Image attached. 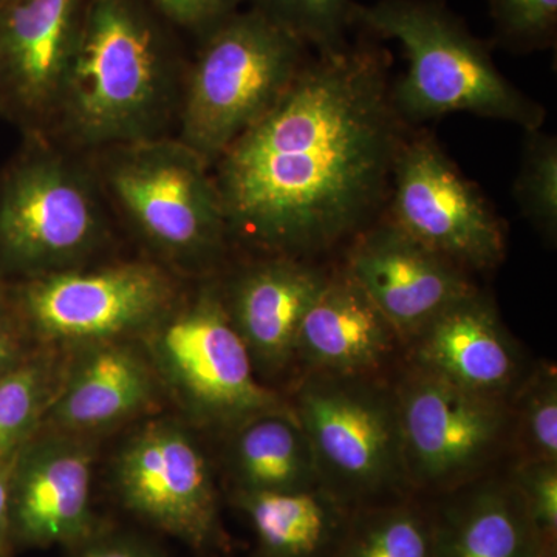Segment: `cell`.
Returning <instances> with one entry per match:
<instances>
[{"label": "cell", "mask_w": 557, "mask_h": 557, "mask_svg": "<svg viewBox=\"0 0 557 557\" xmlns=\"http://www.w3.org/2000/svg\"><path fill=\"white\" fill-rule=\"evenodd\" d=\"M148 335L161 375L205 421L236 429L262 413L293 410L256 375L218 285L200 288L180 306L177 300Z\"/></svg>", "instance_id": "obj_8"}, {"label": "cell", "mask_w": 557, "mask_h": 557, "mask_svg": "<svg viewBox=\"0 0 557 557\" xmlns=\"http://www.w3.org/2000/svg\"><path fill=\"white\" fill-rule=\"evenodd\" d=\"M109 208L150 249L188 269L215 265L230 242L212 168L177 137L94 152Z\"/></svg>", "instance_id": "obj_5"}, {"label": "cell", "mask_w": 557, "mask_h": 557, "mask_svg": "<svg viewBox=\"0 0 557 557\" xmlns=\"http://www.w3.org/2000/svg\"><path fill=\"white\" fill-rule=\"evenodd\" d=\"M50 403L49 369L24 361L0 381V463L13 460L35 434Z\"/></svg>", "instance_id": "obj_25"}, {"label": "cell", "mask_w": 557, "mask_h": 557, "mask_svg": "<svg viewBox=\"0 0 557 557\" xmlns=\"http://www.w3.org/2000/svg\"><path fill=\"white\" fill-rule=\"evenodd\" d=\"M391 175L387 222L460 269L502 263L507 239L500 220L431 135L403 138Z\"/></svg>", "instance_id": "obj_11"}, {"label": "cell", "mask_w": 557, "mask_h": 557, "mask_svg": "<svg viewBox=\"0 0 557 557\" xmlns=\"http://www.w3.org/2000/svg\"><path fill=\"white\" fill-rule=\"evenodd\" d=\"M405 347L429 322L478 292L463 269L391 222L359 231L344 265Z\"/></svg>", "instance_id": "obj_15"}, {"label": "cell", "mask_w": 557, "mask_h": 557, "mask_svg": "<svg viewBox=\"0 0 557 557\" xmlns=\"http://www.w3.org/2000/svg\"><path fill=\"white\" fill-rule=\"evenodd\" d=\"M115 487L132 515L197 552L226 547L207 457L185 428L157 420L120 450Z\"/></svg>", "instance_id": "obj_12"}, {"label": "cell", "mask_w": 557, "mask_h": 557, "mask_svg": "<svg viewBox=\"0 0 557 557\" xmlns=\"http://www.w3.org/2000/svg\"><path fill=\"white\" fill-rule=\"evenodd\" d=\"M307 46L265 14L236 11L201 36L186 65L177 137L209 166L288 89Z\"/></svg>", "instance_id": "obj_6"}, {"label": "cell", "mask_w": 557, "mask_h": 557, "mask_svg": "<svg viewBox=\"0 0 557 557\" xmlns=\"http://www.w3.org/2000/svg\"><path fill=\"white\" fill-rule=\"evenodd\" d=\"M148 2L172 28L193 33L200 39L220 22L239 11L242 3L247 0H148Z\"/></svg>", "instance_id": "obj_30"}, {"label": "cell", "mask_w": 557, "mask_h": 557, "mask_svg": "<svg viewBox=\"0 0 557 557\" xmlns=\"http://www.w3.org/2000/svg\"><path fill=\"white\" fill-rule=\"evenodd\" d=\"M511 450L516 461H557V370L541 362L512 394Z\"/></svg>", "instance_id": "obj_24"}, {"label": "cell", "mask_w": 557, "mask_h": 557, "mask_svg": "<svg viewBox=\"0 0 557 557\" xmlns=\"http://www.w3.org/2000/svg\"><path fill=\"white\" fill-rule=\"evenodd\" d=\"M498 38L515 49H541L555 39L557 0H490Z\"/></svg>", "instance_id": "obj_28"}, {"label": "cell", "mask_w": 557, "mask_h": 557, "mask_svg": "<svg viewBox=\"0 0 557 557\" xmlns=\"http://www.w3.org/2000/svg\"><path fill=\"white\" fill-rule=\"evenodd\" d=\"M109 209L91 163L27 135L0 172V277L78 269L109 239Z\"/></svg>", "instance_id": "obj_4"}, {"label": "cell", "mask_w": 557, "mask_h": 557, "mask_svg": "<svg viewBox=\"0 0 557 557\" xmlns=\"http://www.w3.org/2000/svg\"><path fill=\"white\" fill-rule=\"evenodd\" d=\"M357 22L381 38L401 44L408 70L392 90L401 120L426 121L472 113L541 129L545 110L509 83L463 22L437 0H380L351 9Z\"/></svg>", "instance_id": "obj_3"}, {"label": "cell", "mask_w": 557, "mask_h": 557, "mask_svg": "<svg viewBox=\"0 0 557 557\" xmlns=\"http://www.w3.org/2000/svg\"><path fill=\"white\" fill-rule=\"evenodd\" d=\"M394 391L413 494L438 496L483 478L511 449L509 397L469 391L410 362Z\"/></svg>", "instance_id": "obj_9"}, {"label": "cell", "mask_w": 557, "mask_h": 557, "mask_svg": "<svg viewBox=\"0 0 557 557\" xmlns=\"http://www.w3.org/2000/svg\"><path fill=\"white\" fill-rule=\"evenodd\" d=\"M515 199L528 222L549 242L557 236V139L527 132Z\"/></svg>", "instance_id": "obj_26"}, {"label": "cell", "mask_w": 557, "mask_h": 557, "mask_svg": "<svg viewBox=\"0 0 557 557\" xmlns=\"http://www.w3.org/2000/svg\"><path fill=\"white\" fill-rule=\"evenodd\" d=\"M293 412L319 483L351 509L408 496L394 384L380 375L307 372Z\"/></svg>", "instance_id": "obj_7"}, {"label": "cell", "mask_w": 557, "mask_h": 557, "mask_svg": "<svg viewBox=\"0 0 557 557\" xmlns=\"http://www.w3.org/2000/svg\"><path fill=\"white\" fill-rule=\"evenodd\" d=\"M186 65L171 25L148 0H87L49 137L91 153L168 137Z\"/></svg>", "instance_id": "obj_2"}, {"label": "cell", "mask_w": 557, "mask_h": 557, "mask_svg": "<svg viewBox=\"0 0 557 557\" xmlns=\"http://www.w3.org/2000/svg\"><path fill=\"white\" fill-rule=\"evenodd\" d=\"M332 557H434L429 504L408 494L351 509Z\"/></svg>", "instance_id": "obj_23"}, {"label": "cell", "mask_w": 557, "mask_h": 557, "mask_svg": "<svg viewBox=\"0 0 557 557\" xmlns=\"http://www.w3.org/2000/svg\"><path fill=\"white\" fill-rule=\"evenodd\" d=\"M11 317L13 314H11L10 282L0 277V324L11 321Z\"/></svg>", "instance_id": "obj_34"}, {"label": "cell", "mask_w": 557, "mask_h": 557, "mask_svg": "<svg viewBox=\"0 0 557 557\" xmlns=\"http://www.w3.org/2000/svg\"><path fill=\"white\" fill-rule=\"evenodd\" d=\"M537 557H557V539H549L544 542Z\"/></svg>", "instance_id": "obj_35"}, {"label": "cell", "mask_w": 557, "mask_h": 557, "mask_svg": "<svg viewBox=\"0 0 557 557\" xmlns=\"http://www.w3.org/2000/svg\"><path fill=\"white\" fill-rule=\"evenodd\" d=\"M236 491H296L321 486L309 440L293 410L262 413L234 429Z\"/></svg>", "instance_id": "obj_22"}, {"label": "cell", "mask_w": 557, "mask_h": 557, "mask_svg": "<svg viewBox=\"0 0 557 557\" xmlns=\"http://www.w3.org/2000/svg\"><path fill=\"white\" fill-rule=\"evenodd\" d=\"M405 347L357 281L341 269L311 304L296 341V361L309 372L379 375Z\"/></svg>", "instance_id": "obj_18"}, {"label": "cell", "mask_w": 557, "mask_h": 557, "mask_svg": "<svg viewBox=\"0 0 557 557\" xmlns=\"http://www.w3.org/2000/svg\"><path fill=\"white\" fill-rule=\"evenodd\" d=\"M406 347L410 364L479 394L508 398L525 375L515 339L479 289L442 311Z\"/></svg>", "instance_id": "obj_16"}, {"label": "cell", "mask_w": 557, "mask_h": 557, "mask_svg": "<svg viewBox=\"0 0 557 557\" xmlns=\"http://www.w3.org/2000/svg\"><path fill=\"white\" fill-rule=\"evenodd\" d=\"M87 0H0V115L49 137Z\"/></svg>", "instance_id": "obj_13"}, {"label": "cell", "mask_w": 557, "mask_h": 557, "mask_svg": "<svg viewBox=\"0 0 557 557\" xmlns=\"http://www.w3.org/2000/svg\"><path fill=\"white\" fill-rule=\"evenodd\" d=\"M251 9L265 14L282 28L314 47L318 53L346 46L351 24V0H248Z\"/></svg>", "instance_id": "obj_27"}, {"label": "cell", "mask_w": 557, "mask_h": 557, "mask_svg": "<svg viewBox=\"0 0 557 557\" xmlns=\"http://www.w3.org/2000/svg\"><path fill=\"white\" fill-rule=\"evenodd\" d=\"M156 398L152 370L123 341L90 344L51 399L44 420L65 434L113 426L148 409Z\"/></svg>", "instance_id": "obj_20"}, {"label": "cell", "mask_w": 557, "mask_h": 557, "mask_svg": "<svg viewBox=\"0 0 557 557\" xmlns=\"http://www.w3.org/2000/svg\"><path fill=\"white\" fill-rule=\"evenodd\" d=\"M22 358L21 343L14 332L11 321L0 324V381L13 372L21 362Z\"/></svg>", "instance_id": "obj_33"}, {"label": "cell", "mask_w": 557, "mask_h": 557, "mask_svg": "<svg viewBox=\"0 0 557 557\" xmlns=\"http://www.w3.org/2000/svg\"><path fill=\"white\" fill-rule=\"evenodd\" d=\"M11 314L40 339L108 343L148 333L177 304V287L157 263L70 269L10 284Z\"/></svg>", "instance_id": "obj_10"}, {"label": "cell", "mask_w": 557, "mask_h": 557, "mask_svg": "<svg viewBox=\"0 0 557 557\" xmlns=\"http://www.w3.org/2000/svg\"><path fill=\"white\" fill-rule=\"evenodd\" d=\"M95 454L76 434L32 437L11 461L14 548H75L101 531L91 508Z\"/></svg>", "instance_id": "obj_14"}, {"label": "cell", "mask_w": 557, "mask_h": 557, "mask_svg": "<svg viewBox=\"0 0 557 557\" xmlns=\"http://www.w3.org/2000/svg\"><path fill=\"white\" fill-rule=\"evenodd\" d=\"M542 539H557V461H515L508 474Z\"/></svg>", "instance_id": "obj_29"}, {"label": "cell", "mask_w": 557, "mask_h": 557, "mask_svg": "<svg viewBox=\"0 0 557 557\" xmlns=\"http://www.w3.org/2000/svg\"><path fill=\"white\" fill-rule=\"evenodd\" d=\"M429 504L434 557H537L544 542L508 475L486 474Z\"/></svg>", "instance_id": "obj_19"}, {"label": "cell", "mask_w": 557, "mask_h": 557, "mask_svg": "<svg viewBox=\"0 0 557 557\" xmlns=\"http://www.w3.org/2000/svg\"><path fill=\"white\" fill-rule=\"evenodd\" d=\"M233 502L255 531L259 557H332L351 515L322 486L236 491Z\"/></svg>", "instance_id": "obj_21"}, {"label": "cell", "mask_w": 557, "mask_h": 557, "mask_svg": "<svg viewBox=\"0 0 557 557\" xmlns=\"http://www.w3.org/2000/svg\"><path fill=\"white\" fill-rule=\"evenodd\" d=\"M329 276L330 271L299 258L274 256L242 271L228 292L223 289L256 369L278 373L296 361L300 324Z\"/></svg>", "instance_id": "obj_17"}, {"label": "cell", "mask_w": 557, "mask_h": 557, "mask_svg": "<svg viewBox=\"0 0 557 557\" xmlns=\"http://www.w3.org/2000/svg\"><path fill=\"white\" fill-rule=\"evenodd\" d=\"M11 461L0 463V557H11L14 552L10 512Z\"/></svg>", "instance_id": "obj_32"}, {"label": "cell", "mask_w": 557, "mask_h": 557, "mask_svg": "<svg viewBox=\"0 0 557 557\" xmlns=\"http://www.w3.org/2000/svg\"><path fill=\"white\" fill-rule=\"evenodd\" d=\"M399 123L379 47L307 60L212 164L230 239L300 258L357 236L386 194Z\"/></svg>", "instance_id": "obj_1"}, {"label": "cell", "mask_w": 557, "mask_h": 557, "mask_svg": "<svg viewBox=\"0 0 557 557\" xmlns=\"http://www.w3.org/2000/svg\"><path fill=\"white\" fill-rule=\"evenodd\" d=\"M72 549V557H163L138 539L102 530Z\"/></svg>", "instance_id": "obj_31"}]
</instances>
